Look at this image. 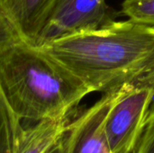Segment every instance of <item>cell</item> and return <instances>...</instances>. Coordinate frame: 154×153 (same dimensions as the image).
Here are the masks:
<instances>
[{
    "label": "cell",
    "instance_id": "1",
    "mask_svg": "<svg viewBox=\"0 0 154 153\" xmlns=\"http://www.w3.org/2000/svg\"><path fill=\"white\" fill-rule=\"evenodd\" d=\"M38 48L91 93H106L141 75L154 54V28L130 19L116 20L97 29L53 39Z\"/></svg>",
    "mask_w": 154,
    "mask_h": 153
},
{
    "label": "cell",
    "instance_id": "2",
    "mask_svg": "<svg viewBox=\"0 0 154 153\" xmlns=\"http://www.w3.org/2000/svg\"><path fill=\"white\" fill-rule=\"evenodd\" d=\"M0 87L22 120L69 117L90 90L38 47L0 12Z\"/></svg>",
    "mask_w": 154,
    "mask_h": 153
},
{
    "label": "cell",
    "instance_id": "3",
    "mask_svg": "<svg viewBox=\"0 0 154 153\" xmlns=\"http://www.w3.org/2000/svg\"><path fill=\"white\" fill-rule=\"evenodd\" d=\"M154 97V71L128 82L111 106L105 122L110 153H134Z\"/></svg>",
    "mask_w": 154,
    "mask_h": 153
},
{
    "label": "cell",
    "instance_id": "4",
    "mask_svg": "<svg viewBox=\"0 0 154 153\" xmlns=\"http://www.w3.org/2000/svg\"><path fill=\"white\" fill-rule=\"evenodd\" d=\"M116 17L117 13L106 0H59L36 46L64 35L97 29Z\"/></svg>",
    "mask_w": 154,
    "mask_h": 153
},
{
    "label": "cell",
    "instance_id": "5",
    "mask_svg": "<svg viewBox=\"0 0 154 153\" xmlns=\"http://www.w3.org/2000/svg\"><path fill=\"white\" fill-rule=\"evenodd\" d=\"M128 82L104 93L93 106L69 121L63 137L64 153H110L105 133L106 118Z\"/></svg>",
    "mask_w": 154,
    "mask_h": 153
},
{
    "label": "cell",
    "instance_id": "6",
    "mask_svg": "<svg viewBox=\"0 0 154 153\" xmlns=\"http://www.w3.org/2000/svg\"><path fill=\"white\" fill-rule=\"evenodd\" d=\"M59 0H0V12L32 45L39 38Z\"/></svg>",
    "mask_w": 154,
    "mask_h": 153
},
{
    "label": "cell",
    "instance_id": "7",
    "mask_svg": "<svg viewBox=\"0 0 154 153\" xmlns=\"http://www.w3.org/2000/svg\"><path fill=\"white\" fill-rule=\"evenodd\" d=\"M69 116L61 119H47L25 129L18 153H46L65 134Z\"/></svg>",
    "mask_w": 154,
    "mask_h": 153
},
{
    "label": "cell",
    "instance_id": "8",
    "mask_svg": "<svg viewBox=\"0 0 154 153\" xmlns=\"http://www.w3.org/2000/svg\"><path fill=\"white\" fill-rule=\"evenodd\" d=\"M25 129L0 87V153H18Z\"/></svg>",
    "mask_w": 154,
    "mask_h": 153
},
{
    "label": "cell",
    "instance_id": "9",
    "mask_svg": "<svg viewBox=\"0 0 154 153\" xmlns=\"http://www.w3.org/2000/svg\"><path fill=\"white\" fill-rule=\"evenodd\" d=\"M121 13L137 23L154 28V0H124Z\"/></svg>",
    "mask_w": 154,
    "mask_h": 153
},
{
    "label": "cell",
    "instance_id": "10",
    "mask_svg": "<svg viewBox=\"0 0 154 153\" xmlns=\"http://www.w3.org/2000/svg\"><path fill=\"white\" fill-rule=\"evenodd\" d=\"M134 153H154V105L150 108L143 133Z\"/></svg>",
    "mask_w": 154,
    "mask_h": 153
},
{
    "label": "cell",
    "instance_id": "11",
    "mask_svg": "<svg viewBox=\"0 0 154 153\" xmlns=\"http://www.w3.org/2000/svg\"><path fill=\"white\" fill-rule=\"evenodd\" d=\"M63 137L57 142L55 143L46 153H64V142H63Z\"/></svg>",
    "mask_w": 154,
    "mask_h": 153
},
{
    "label": "cell",
    "instance_id": "12",
    "mask_svg": "<svg viewBox=\"0 0 154 153\" xmlns=\"http://www.w3.org/2000/svg\"><path fill=\"white\" fill-rule=\"evenodd\" d=\"M149 71H154V54L152 55V57L148 60V62L145 64V66L143 67L141 75L144 74L146 72H149Z\"/></svg>",
    "mask_w": 154,
    "mask_h": 153
}]
</instances>
